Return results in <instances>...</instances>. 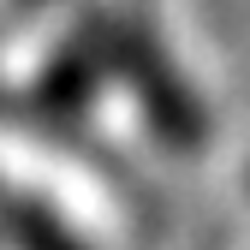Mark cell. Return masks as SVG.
I'll return each mask as SVG.
<instances>
[{
  "label": "cell",
  "mask_w": 250,
  "mask_h": 250,
  "mask_svg": "<svg viewBox=\"0 0 250 250\" xmlns=\"http://www.w3.org/2000/svg\"><path fill=\"white\" fill-rule=\"evenodd\" d=\"M0 238L12 250H83V238L60 221L48 203L12 191V185H0Z\"/></svg>",
  "instance_id": "cell-3"
},
{
  "label": "cell",
  "mask_w": 250,
  "mask_h": 250,
  "mask_svg": "<svg viewBox=\"0 0 250 250\" xmlns=\"http://www.w3.org/2000/svg\"><path fill=\"white\" fill-rule=\"evenodd\" d=\"M102 78H107V54H102V36L96 30H83V36H72L66 48H60L48 66H42V83H36V96L48 113L60 119H83L89 102L102 96Z\"/></svg>",
  "instance_id": "cell-2"
},
{
  "label": "cell",
  "mask_w": 250,
  "mask_h": 250,
  "mask_svg": "<svg viewBox=\"0 0 250 250\" xmlns=\"http://www.w3.org/2000/svg\"><path fill=\"white\" fill-rule=\"evenodd\" d=\"M96 36H102V54H107V72H119L125 83L137 89L149 125L173 149H197L203 131H208V119H203L197 96L185 89V78L167 66V54L155 48V36L143 24H96Z\"/></svg>",
  "instance_id": "cell-1"
}]
</instances>
